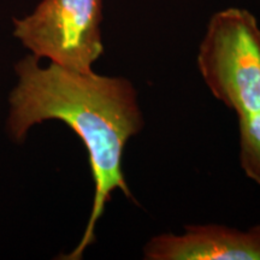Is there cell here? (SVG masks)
Returning a JSON list of instances; mask_svg holds the SVG:
<instances>
[{
	"label": "cell",
	"instance_id": "cell-1",
	"mask_svg": "<svg viewBox=\"0 0 260 260\" xmlns=\"http://www.w3.org/2000/svg\"><path fill=\"white\" fill-rule=\"evenodd\" d=\"M17 86L10 94L9 130L23 141L32 125L57 119L79 135L88 152L94 181L92 212L79 245L61 256L79 260L95 240V226L115 190L134 200L122 159L126 142L145 125L134 84L124 77L79 73L28 56L16 64Z\"/></svg>",
	"mask_w": 260,
	"mask_h": 260
},
{
	"label": "cell",
	"instance_id": "cell-2",
	"mask_svg": "<svg viewBox=\"0 0 260 260\" xmlns=\"http://www.w3.org/2000/svg\"><path fill=\"white\" fill-rule=\"evenodd\" d=\"M197 61L210 92L237 118L260 111V27L248 10L214 14Z\"/></svg>",
	"mask_w": 260,
	"mask_h": 260
},
{
	"label": "cell",
	"instance_id": "cell-3",
	"mask_svg": "<svg viewBox=\"0 0 260 260\" xmlns=\"http://www.w3.org/2000/svg\"><path fill=\"white\" fill-rule=\"evenodd\" d=\"M102 21L103 0H42L15 19L14 35L39 59L89 73L104 52Z\"/></svg>",
	"mask_w": 260,
	"mask_h": 260
},
{
	"label": "cell",
	"instance_id": "cell-4",
	"mask_svg": "<svg viewBox=\"0 0 260 260\" xmlns=\"http://www.w3.org/2000/svg\"><path fill=\"white\" fill-rule=\"evenodd\" d=\"M147 260H260V224L246 232L218 224L186 225L181 235L161 234L144 247Z\"/></svg>",
	"mask_w": 260,
	"mask_h": 260
},
{
	"label": "cell",
	"instance_id": "cell-5",
	"mask_svg": "<svg viewBox=\"0 0 260 260\" xmlns=\"http://www.w3.org/2000/svg\"><path fill=\"white\" fill-rule=\"evenodd\" d=\"M240 164L249 180L260 187V111L239 118Z\"/></svg>",
	"mask_w": 260,
	"mask_h": 260
}]
</instances>
